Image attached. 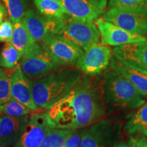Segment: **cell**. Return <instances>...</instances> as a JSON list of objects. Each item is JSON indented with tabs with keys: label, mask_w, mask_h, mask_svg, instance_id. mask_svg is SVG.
Here are the masks:
<instances>
[{
	"label": "cell",
	"mask_w": 147,
	"mask_h": 147,
	"mask_svg": "<svg viewBox=\"0 0 147 147\" xmlns=\"http://www.w3.org/2000/svg\"><path fill=\"white\" fill-rule=\"evenodd\" d=\"M13 34V24L10 21H5L0 24V42H10Z\"/></svg>",
	"instance_id": "83f0119b"
},
{
	"label": "cell",
	"mask_w": 147,
	"mask_h": 147,
	"mask_svg": "<svg viewBox=\"0 0 147 147\" xmlns=\"http://www.w3.org/2000/svg\"><path fill=\"white\" fill-rule=\"evenodd\" d=\"M19 66L24 74L31 80L42 78L61 67L38 42H35L25 51Z\"/></svg>",
	"instance_id": "277c9868"
},
{
	"label": "cell",
	"mask_w": 147,
	"mask_h": 147,
	"mask_svg": "<svg viewBox=\"0 0 147 147\" xmlns=\"http://www.w3.org/2000/svg\"><path fill=\"white\" fill-rule=\"evenodd\" d=\"M10 80L12 98L21 103L29 109H38V107L33 98L32 80L24 74L19 65L10 75Z\"/></svg>",
	"instance_id": "5bb4252c"
},
{
	"label": "cell",
	"mask_w": 147,
	"mask_h": 147,
	"mask_svg": "<svg viewBox=\"0 0 147 147\" xmlns=\"http://www.w3.org/2000/svg\"><path fill=\"white\" fill-rule=\"evenodd\" d=\"M108 7L147 11V0H108Z\"/></svg>",
	"instance_id": "d4e9b609"
},
{
	"label": "cell",
	"mask_w": 147,
	"mask_h": 147,
	"mask_svg": "<svg viewBox=\"0 0 147 147\" xmlns=\"http://www.w3.org/2000/svg\"><path fill=\"white\" fill-rule=\"evenodd\" d=\"M95 25L99 29L101 43L103 45L116 47L147 40L145 36L129 32L120 27L105 21L103 18H97Z\"/></svg>",
	"instance_id": "7c38bea8"
},
{
	"label": "cell",
	"mask_w": 147,
	"mask_h": 147,
	"mask_svg": "<svg viewBox=\"0 0 147 147\" xmlns=\"http://www.w3.org/2000/svg\"><path fill=\"white\" fill-rule=\"evenodd\" d=\"M44 49L60 67L76 65L84 51L74 42L59 35H51L41 42Z\"/></svg>",
	"instance_id": "52a82bcc"
},
{
	"label": "cell",
	"mask_w": 147,
	"mask_h": 147,
	"mask_svg": "<svg viewBox=\"0 0 147 147\" xmlns=\"http://www.w3.org/2000/svg\"><path fill=\"white\" fill-rule=\"evenodd\" d=\"M59 36L74 42L84 51L90 46L98 43L100 34L93 22H87L72 18H65Z\"/></svg>",
	"instance_id": "9c48e42d"
},
{
	"label": "cell",
	"mask_w": 147,
	"mask_h": 147,
	"mask_svg": "<svg viewBox=\"0 0 147 147\" xmlns=\"http://www.w3.org/2000/svg\"><path fill=\"white\" fill-rule=\"evenodd\" d=\"M65 14L80 21L93 22L104 13L88 0H60Z\"/></svg>",
	"instance_id": "2e32d148"
},
{
	"label": "cell",
	"mask_w": 147,
	"mask_h": 147,
	"mask_svg": "<svg viewBox=\"0 0 147 147\" xmlns=\"http://www.w3.org/2000/svg\"><path fill=\"white\" fill-rule=\"evenodd\" d=\"M0 147H8V146H1V145H0Z\"/></svg>",
	"instance_id": "836d02e7"
},
{
	"label": "cell",
	"mask_w": 147,
	"mask_h": 147,
	"mask_svg": "<svg viewBox=\"0 0 147 147\" xmlns=\"http://www.w3.org/2000/svg\"><path fill=\"white\" fill-rule=\"evenodd\" d=\"M12 24L13 34L10 42L17 50L24 54L25 51L36 41L29 34L23 20L12 22Z\"/></svg>",
	"instance_id": "d6986e66"
},
{
	"label": "cell",
	"mask_w": 147,
	"mask_h": 147,
	"mask_svg": "<svg viewBox=\"0 0 147 147\" xmlns=\"http://www.w3.org/2000/svg\"><path fill=\"white\" fill-rule=\"evenodd\" d=\"M12 22L23 20L27 12V0H1Z\"/></svg>",
	"instance_id": "603a6c76"
},
{
	"label": "cell",
	"mask_w": 147,
	"mask_h": 147,
	"mask_svg": "<svg viewBox=\"0 0 147 147\" xmlns=\"http://www.w3.org/2000/svg\"><path fill=\"white\" fill-rule=\"evenodd\" d=\"M113 57V50L108 45L95 43L90 46L76 63L83 74L100 76L107 70Z\"/></svg>",
	"instance_id": "ba28073f"
},
{
	"label": "cell",
	"mask_w": 147,
	"mask_h": 147,
	"mask_svg": "<svg viewBox=\"0 0 147 147\" xmlns=\"http://www.w3.org/2000/svg\"><path fill=\"white\" fill-rule=\"evenodd\" d=\"M88 1L102 10H104L108 3V0H88Z\"/></svg>",
	"instance_id": "f546056e"
},
{
	"label": "cell",
	"mask_w": 147,
	"mask_h": 147,
	"mask_svg": "<svg viewBox=\"0 0 147 147\" xmlns=\"http://www.w3.org/2000/svg\"><path fill=\"white\" fill-rule=\"evenodd\" d=\"M39 12L47 17L63 19L65 12L60 0H34Z\"/></svg>",
	"instance_id": "ffe728a7"
},
{
	"label": "cell",
	"mask_w": 147,
	"mask_h": 147,
	"mask_svg": "<svg viewBox=\"0 0 147 147\" xmlns=\"http://www.w3.org/2000/svg\"><path fill=\"white\" fill-rule=\"evenodd\" d=\"M64 19L47 17L31 9L25 12L23 21L33 39L41 42L51 35L59 36Z\"/></svg>",
	"instance_id": "30bf717a"
},
{
	"label": "cell",
	"mask_w": 147,
	"mask_h": 147,
	"mask_svg": "<svg viewBox=\"0 0 147 147\" xmlns=\"http://www.w3.org/2000/svg\"><path fill=\"white\" fill-rule=\"evenodd\" d=\"M107 70L114 71L124 77L135 86L143 96L147 97V75L125 65L113 55Z\"/></svg>",
	"instance_id": "e0dca14e"
},
{
	"label": "cell",
	"mask_w": 147,
	"mask_h": 147,
	"mask_svg": "<svg viewBox=\"0 0 147 147\" xmlns=\"http://www.w3.org/2000/svg\"><path fill=\"white\" fill-rule=\"evenodd\" d=\"M100 77L107 115L136 109L145 103V97L135 86L119 74L106 70Z\"/></svg>",
	"instance_id": "7a4b0ae2"
},
{
	"label": "cell",
	"mask_w": 147,
	"mask_h": 147,
	"mask_svg": "<svg viewBox=\"0 0 147 147\" xmlns=\"http://www.w3.org/2000/svg\"><path fill=\"white\" fill-rule=\"evenodd\" d=\"M23 55L11 42H8L0 55V66L7 69L15 68Z\"/></svg>",
	"instance_id": "7402d4cb"
},
{
	"label": "cell",
	"mask_w": 147,
	"mask_h": 147,
	"mask_svg": "<svg viewBox=\"0 0 147 147\" xmlns=\"http://www.w3.org/2000/svg\"><path fill=\"white\" fill-rule=\"evenodd\" d=\"M113 55L131 69L147 75V40L116 47Z\"/></svg>",
	"instance_id": "8fae6325"
},
{
	"label": "cell",
	"mask_w": 147,
	"mask_h": 147,
	"mask_svg": "<svg viewBox=\"0 0 147 147\" xmlns=\"http://www.w3.org/2000/svg\"><path fill=\"white\" fill-rule=\"evenodd\" d=\"M5 12H6V10L4 8L3 5L0 4V24L2 23L3 16H4V14H5Z\"/></svg>",
	"instance_id": "4dcf8cb0"
},
{
	"label": "cell",
	"mask_w": 147,
	"mask_h": 147,
	"mask_svg": "<svg viewBox=\"0 0 147 147\" xmlns=\"http://www.w3.org/2000/svg\"><path fill=\"white\" fill-rule=\"evenodd\" d=\"M145 140V138H136L134 137H131L129 140V147H144Z\"/></svg>",
	"instance_id": "f1b7e54d"
},
{
	"label": "cell",
	"mask_w": 147,
	"mask_h": 147,
	"mask_svg": "<svg viewBox=\"0 0 147 147\" xmlns=\"http://www.w3.org/2000/svg\"><path fill=\"white\" fill-rule=\"evenodd\" d=\"M29 113L30 109L12 98L0 105V114L1 115L11 117H22L27 115Z\"/></svg>",
	"instance_id": "cb8c5ba5"
},
{
	"label": "cell",
	"mask_w": 147,
	"mask_h": 147,
	"mask_svg": "<svg viewBox=\"0 0 147 147\" xmlns=\"http://www.w3.org/2000/svg\"><path fill=\"white\" fill-rule=\"evenodd\" d=\"M103 18L132 34L147 36V11L138 9L110 8Z\"/></svg>",
	"instance_id": "8992f818"
},
{
	"label": "cell",
	"mask_w": 147,
	"mask_h": 147,
	"mask_svg": "<svg viewBox=\"0 0 147 147\" xmlns=\"http://www.w3.org/2000/svg\"><path fill=\"white\" fill-rule=\"evenodd\" d=\"M51 128L46 113L32 115L23 134L13 147H40Z\"/></svg>",
	"instance_id": "4fadbf2b"
},
{
	"label": "cell",
	"mask_w": 147,
	"mask_h": 147,
	"mask_svg": "<svg viewBox=\"0 0 147 147\" xmlns=\"http://www.w3.org/2000/svg\"><path fill=\"white\" fill-rule=\"evenodd\" d=\"M45 113L51 128L76 129L104 119L107 113L100 77L82 75L76 85Z\"/></svg>",
	"instance_id": "6da1fadb"
},
{
	"label": "cell",
	"mask_w": 147,
	"mask_h": 147,
	"mask_svg": "<svg viewBox=\"0 0 147 147\" xmlns=\"http://www.w3.org/2000/svg\"><path fill=\"white\" fill-rule=\"evenodd\" d=\"M27 115L22 117L0 116V145L14 146L21 138L29 121Z\"/></svg>",
	"instance_id": "9a60e30c"
},
{
	"label": "cell",
	"mask_w": 147,
	"mask_h": 147,
	"mask_svg": "<svg viewBox=\"0 0 147 147\" xmlns=\"http://www.w3.org/2000/svg\"><path fill=\"white\" fill-rule=\"evenodd\" d=\"M73 129L51 128L40 147H64L67 138Z\"/></svg>",
	"instance_id": "44dd1931"
},
{
	"label": "cell",
	"mask_w": 147,
	"mask_h": 147,
	"mask_svg": "<svg viewBox=\"0 0 147 147\" xmlns=\"http://www.w3.org/2000/svg\"><path fill=\"white\" fill-rule=\"evenodd\" d=\"M124 129L129 136H147V102L140 106L126 121Z\"/></svg>",
	"instance_id": "ac0fdd59"
},
{
	"label": "cell",
	"mask_w": 147,
	"mask_h": 147,
	"mask_svg": "<svg viewBox=\"0 0 147 147\" xmlns=\"http://www.w3.org/2000/svg\"><path fill=\"white\" fill-rule=\"evenodd\" d=\"M115 147H129V145L128 143L125 142L124 140H120Z\"/></svg>",
	"instance_id": "1f68e13d"
},
{
	"label": "cell",
	"mask_w": 147,
	"mask_h": 147,
	"mask_svg": "<svg viewBox=\"0 0 147 147\" xmlns=\"http://www.w3.org/2000/svg\"><path fill=\"white\" fill-rule=\"evenodd\" d=\"M77 68L59 69L32 81V95L38 108L48 110L65 97L81 80Z\"/></svg>",
	"instance_id": "3957f363"
},
{
	"label": "cell",
	"mask_w": 147,
	"mask_h": 147,
	"mask_svg": "<svg viewBox=\"0 0 147 147\" xmlns=\"http://www.w3.org/2000/svg\"><path fill=\"white\" fill-rule=\"evenodd\" d=\"M144 147H147V138H146V140H145Z\"/></svg>",
	"instance_id": "d6a6232c"
},
{
	"label": "cell",
	"mask_w": 147,
	"mask_h": 147,
	"mask_svg": "<svg viewBox=\"0 0 147 147\" xmlns=\"http://www.w3.org/2000/svg\"><path fill=\"white\" fill-rule=\"evenodd\" d=\"M123 125L102 119L86 128L80 147H115L120 141Z\"/></svg>",
	"instance_id": "5b68a950"
},
{
	"label": "cell",
	"mask_w": 147,
	"mask_h": 147,
	"mask_svg": "<svg viewBox=\"0 0 147 147\" xmlns=\"http://www.w3.org/2000/svg\"><path fill=\"white\" fill-rule=\"evenodd\" d=\"M86 127L73 129L70 135L66 139L64 147H80V141Z\"/></svg>",
	"instance_id": "4316f807"
},
{
	"label": "cell",
	"mask_w": 147,
	"mask_h": 147,
	"mask_svg": "<svg viewBox=\"0 0 147 147\" xmlns=\"http://www.w3.org/2000/svg\"><path fill=\"white\" fill-rule=\"evenodd\" d=\"M12 98L10 80L6 72L0 67V105Z\"/></svg>",
	"instance_id": "484cf974"
}]
</instances>
